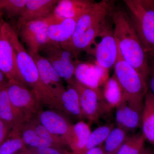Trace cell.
Instances as JSON below:
<instances>
[{"mask_svg": "<svg viewBox=\"0 0 154 154\" xmlns=\"http://www.w3.org/2000/svg\"><path fill=\"white\" fill-rule=\"evenodd\" d=\"M146 141L141 131L129 135L116 154H140L146 148Z\"/></svg>", "mask_w": 154, "mask_h": 154, "instance_id": "cell-26", "label": "cell"}, {"mask_svg": "<svg viewBox=\"0 0 154 154\" xmlns=\"http://www.w3.org/2000/svg\"><path fill=\"white\" fill-rule=\"evenodd\" d=\"M20 131L12 130L6 140L0 146V154H14L26 148Z\"/></svg>", "mask_w": 154, "mask_h": 154, "instance_id": "cell-27", "label": "cell"}, {"mask_svg": "<svg viewBox=\"0 0 154 154\" xmlns=\"http://www.w3.org/2000/svg\"><path fill=\"white\" fill-rule=\"evenodd\" d=\"M12 128L0 119V146L8 136Z\"/></svg>", "mask_w": 154, "mask_h": 154, "instance_id": "cell-32", "label": "cell"}, {"mask_svg": "<svg viewBox=\"0 0 154 154\" xmlns=\"http://www.w3.org/2000/svg\"><path fill=\"white\" fill-rule=\"evenodd\" d=\"M117 126L128 133L136 131L141 126L143 110L131 105L125 100L116 107Z\"/></svg>", "mask_w": 154, "mask_h": 154, "instance_id": "cell-17", "label": "cell"}, {"mask_svg": "<svg viewBox=\"0 0 154 154\" xmlns=\"http://www.w3.org/2000/svg\"><path fill=\"white\" fill-rule=\"evenodd\" d=\"M149 90L154 95V59L149 63V73L147 79Z\"/></svg>", "mask_w": 154, "mask_h": 154, "instance_id": "cell-33", "label": "cell"}, {"mask_svg": "<svg viewBox=\"0 0 154 154\" xmlns=\"http://www.w3.org/2000/svg\"><path fill=\"white\" fill-rule=\"evenodd\" d=\"M114 127L113 123H109L99 126L91 131L86 145L85 153L91 149L102 145Z\"/></svg>", "mask_w": 154, "mask_h": 154, "instance_id": "cell-28", "label": "cell"}, {"mask_svg": "<svg viewBox=\"0 0 154 154\" xmlns=\"http://www.w3.org/2000/svg\"><path fill=\"white\" fill-rule=\"evenodd\" d=\"M99 37L101 39L90 54L96 59V62L103 68L108 70L113 66L118 58V46L114 34L113 29L109 24Z\"/></svg>", "mask_w": 154, "mask_h": 154, "instance_id": "cell-11", "label": "cell"}, {"mask_svg": "<svg viewBox=\"0 0 154 154\" xmlns=\"http://www.w3.org/2000/svg\"><path fill=\"white\" fill-rule=\"evenodd\" d=\"M42 51L61 79L68 83L74 78L75 72L79 60L72 53L60 45L48 43Z\"/></svg>", "mask_w": 154, "mask_h": 154, "instance_id": "cell-7", "label": "cell"}, {"mask_svg": "<svg viewBox=\"0 0 154 154\" xmlns=\"http://www.w3.org/2000/svg\"><path fill=\"white\" fill-rule=\"evenodd\" d=\"M59 102L62 106L65 114L80 119L85 118L81 109L79 94L72 86L68 84L61 94Z\"/></svg>", "mask_w": 154, "mask_h": 154, "instance_id": "cell-23", "label": "cell"}, {"mask_svg": "<svg viewBox=\"0 0 154 154\" xmlns=\"http://www.w3.org/2000/svg\"><path fill=\"white\" fill-rule=\"evenodd\" d=\"M5 77H6L5 76L3 73L0 70V86L7 84L8 81L6 82L5 79Z\"/></svg>", "mask_w": 154, "mask_h": 154, "instance_id": "cell-35", "label": "cell"}, {"mask_svg": "<svg viewBox=\"0 0 154 154\" xmlns=\"http://www.w3.org/2000/svg\"><path fill=\"white\" fill-rule=\"evenodd\" d=\"M37 116L39 122L47 130L53 134L62 138L68 145L73 125L63 113L51 109L40 110Z\"/></svg>", "mask_w": 154, "mask_h": 154, "instance_id": "cell-13", "label": "cell"}, {"mask_svg": "<svg viewBox=\"0 0 154 154\" xmlns=\"http://www.w3.org/2000/svg\"><path fill=\"white\" fill-rule=\"evenodd\" d=\"M2 24H1V23H0V27H1V25H2Z\"/></svg>", "mask_w": 154, "mask_h": 154, "instance_id": "cell-38", "label": "cell"}, {"mask_svg": "<svg viewBox=\"0 0 154 154\" xmlns=\"http://www.w3.org/2000/svg\"><path fill=\"white\" fill-rule=\"evenodd\" d=\"M32 57L36 63L42 82L59 101L61 94L66 88L61 80V78L45 57L40 55L39 54Z\"/></svg>", "mask_w": 154, "mask_h": 154, "instance_id": "cell-16", "label": "cell"}, {"mask_svg": "<svg viewBox=\"0 0 154 154\" xmlns=\"http://www.w3.org/2000/svg\"><path fill=\"white\" fill-rule=\"evenodd\" d=\"M111 19L113 34L122 57L139 72L147 83L149 73L147 54L127 12L123 9L115 8Z\"/></svg>", "mask_w": 154, "mask_h": 154, "instance_id": "cell-2", "label": "cell"}, {"mask_svg": "<svg viewBox=\"0 0 154 154\" xmlns=\"http://www.w3.org/2000/svg\"><path fill=\"white\" fill-rule=\"evenodd\" d=\"M0 28H1V27H0Z\"/></svg>", "mask_w": 154, "mask_h": 154, "instance_id": "cell-39", "label": "cell"}, {"mask_svg": "<svg viewBox=\"0 0 154 154\" xmlns=\"http://www.w3.org/2000/svg\"><path fill=\"white\" fill-rule=\"evenodd\" d=\"M108 71L100 66L96 61L92 63L79 60L75 69V78L102 96L99 87L102 85L104 86L109 79Z\"/></svg>", "mask_w": 154, "mask_h": 154, "instance_id": "cell-12", "label": "cell"}, {"mask_svg": "<svg viewBox=\"0 0 154 154\" xmlns=\"http://www.w3.org/2000/svg\"><path fill=\"white\" fill-rule=\"evenodd\" d=\"M95 2L90 0H59L52 13L56 19H79Z\"/></svg>", "mask_w": 154, "mask_h": 154, "instance_id": "cell-19", "label": "cell"}, {"mask_svg": "<svg viewBox=\"0 0 154 154\" xmlns=\"http://www.w3.org/2000/svg\"><path fill=\"white\" fill-rule=\"evenodd\" d=\"M49 23L48 17L45 19L28 22L18 30L21 40L27 46V51L31 56L39 54L42 48L48 43Z\"/></svg>", "mask_w": 154, "mask_h": 154, "instance_id": "cell-9", "label": "cell"}, {"mask_svg": "<svg viewBox=\"0 0 154 154\" xmlns=\"http://www.w3.org/2000/svg\"><path fill=\"white\" fill-rule=\"evenodd\" d=\"M127 13L147 54L154 53V0H125Z\"/></svg>", "mask_w": 154, "mask_h": 154, "instance_id": "cell-4", "label": "cell"}, {"mask_svg": "<svg viewBox=\"0 0 154 154\" xmlns=\"http://www.w3.org/2000/svg\"><path fill=\"white\" fill-rule=\"evenodd\" d=\"M126 131L121 128L114 127L102 144L104 154H116L128 136Z\"/></svg>", "mask_w": 154, "mask_h": 154, "instance_id": "cell-25", "label": "cell"}, {"mask_svg": "<svg viewBox=\"0 0 154 154\" xmlns=\"http://www.w3.org/2000/svg\"><path fill=\"white\" fill-rule=\"evenodd\" d=\"M27 123L39 136L49 143L52 147L70 150L62 138L50 132L40 123L37 115L30 119Z\"/></svg>", "mask_w": 154, "mask_h": 154, "instance_id": "cell-24", "label": "cell"}, {"mask_svg": "<svg viewBox=\"0 0 154 154\" xmlns=\"http://www.w3.org/2000/svg\"><path fill=\"white\" fill-rule=\"evenodd\" d=\"M9 35L16 52L17 67L25 85L35 93L41 104L64 114L62 106L42 80L33 57L25 49L17 32L11 26Z\"/></svg>", "mask_w": 154, "mask_h": 154, "instance_id": "cell-3", "label": "cell"}, {"mask_svg": "<svg viewBox=\"0 0 154 154\" xmlns=\"http://www.w3.org/2000/svg\"><path fill=\"white\" fill-rule=\"evenodd\" d=\"M141 128L146 140L154 147V95L149 90L144 100Z\"/></svg>", "mask_w": 154, "mask_h": 154, "instance_id": "cell-22", "label": "cell"}, {"mask_svg": "<svg viewBox=\"0 0 154 154\" xmlns=\"http://www.w3.org/2000/svg\"><path fill=\"white\" fill-rule=\"evenodd\" d=\"M48 43L60 45L69 41L74 32L78 19L58 20L53 17L52 14L48 16Z\"/></svg>", "mask_w": 154, "mask_h": 154, "instance_id": "cell-18", "label": "cell"}, {"mask_svg": "<svg viewBox=\"0 0 154 154\" xmlns=\"http://www.w3.org/2000/svg\"><path fill=\"white\" fill-rule=\"evenodd\" d=\"M0 119L12 130L19 131L22 126L29 120L24 113L11 103L7 91V84L0 86Z\"/></svg>", "mask_w": 154, "mask_h": 154, "instance_id": "cell-15", "label": "cell"}, {"mask_svg": "<svg viewBox=\"0 0 154 154\" xmlns=\"http://www.w3.org/2000/svg\"><path fill=\"white\" fill-rule=\"evenodd\" d=\"M67 84L72 86L78 92L84 117L91 122H98L101 114L106 111L102 96L75 78Z\"/></svg>", "mask_w": 154, "mask_h": 154, "instance_id": "cell-8", "label": "cell"}, {"mask_svg": "<svg viewBox=\"0 0 154 154\" xmlns=\"http://www.w3.org/2000/svg\"><path fill=\"white\" fill-rule=\"evenodd\" d=\"M14 154H28L27 147L24 149L20 151L17 152L16 153Z\"/></svg>", "mask_w": 154, "mask_h": 154, "instance_id": "cell-37", "label": "cell"}, {"mask_svg": "<svg viewBox=\"0 0 154 154\" xmlns=\"http://www.w3.org/2000/svg\"><path fill=\"white\" fill-rule=\"evenodd\" d=\"M102 94L107 111L116 108L125 100L124 91L114 74L104 84Z\"/></svg>", "mask_w": 154, "mask_h": 154, "instance_id": "cell-20", "label": "cell"}, {"mask_svg": "<svg viewBox=\"0 0 154 154\" xmlns=\"http://www.w3.org/2000/svg\"><path fill=\"white\" fill-rule=\"evenodd\" d=\"M20 134L24 143L26 146H29L30 147L35 148L42 147H52L49 143L39 136L35 131L27 124V122L20 129Z\"/></svg>", "mask_w": 154, "mask_h": 154, "instance_id": "cell-29", "label": "cell"}, {"mask_svg": "<svg viewBox=\"0 0 154 154\" xmlns=\"http://www.w3.org/2000/svg\"><path fill=\"white\" fill-rule=\"evenodd\" d=\"M10 27L9 24L4 22L0 28V70L8 80H17L26 85L17 67L16 52L9 35Z\"/></svg>", "mask_w": 154, "mask_h": 154, "instance_id": "cell-10", "label": "cell"}, {"mask_svg": "<svg viewBox=\"0 0 154 154\" xmlns=\"http://www.w3.org/2000/svg\"><path fill=\"white\" fill-rule=\"evenodd\" d=\"M115 8L113 2H95L93 6L77 20L74 32L70 39L60 45L78 58L82 51L90 54L96 39L110 24Z\"/></svg>", "mask_w": 154, "mask_h": 154, "instance_id": "cell-1", "label": "cell"}, {"mask_svg": "<svg viewBox=\"0 0 154 154\" xmlns=\"http://www.w3.org/2000/svg\"><path fill=\"white\" fill-rule=\"evenodd\" d=\"M28 0H0V11L10 19L19 18L25 10Z\"/></svg>", "mask_w": 154, "mask_h": 154, "instance_id": "cell-30", "label": "cell"}, {"mask_svg": "<svg viewBox=\"0 0 154 154\" xmlns=\"http://www.w3.org/2000/svg\"><path fill=\"white\" fill-rule=\"evenodd\" d=\"M85 154H104L102 145L89 150Z\"/></svg>", "mask_w": 154, "mask_h": 154, "instance_id": "cell-34", "label": "cell"}, {"mask_svg": "<svg viewBox=\"0 0 154 154\" xmlns=\"http://www.w3.org/2000/svg\"><path fill=\"white\" fill-rule=\"evenodd\" d=\"M91 132L89 125L82 120L73 125L71 135L68 145L73 153H85L86 145Z\"/></svg>", "mask_w": 154, "mask_h": 154, "instance_id": "cell-21", "label": "cell"}, {"mask_svg": "<svg viewBox=\"0 0 154 154\" xmlns=\"http://www.w3.org/2000/svg\"><path fill=\"white\" fill-rule=\"evenodd\" d=\"M59 0H28L17 22V30L28 22L47 18L52 14Z\"/></svg>", "mask_w": 154, "mask_h": 154, "instance_id": "cell-14", "label": "cell"}, {"mask_svg": "<svg viewBox=\"0 0 154 154\" xmlns=\"http://www.w3.org/2000/svg\"><path fill=\"white\" fill-rule=\"evenodd\" d=\"M140 154H154V149L150 147L145 148Z\"/></svg>", "mask_w": 154, "mask_h": 154, "instance_id": "cell-36", "label": "cell"}, {"mask_svg": "<svg viewBox=\"0 0 154 154\" xmlns=\"http://www.w3.org/2000/svg\"><path fill=\"white\" fill-rule=\"evenodd\" d=\"M31 148L38 154H75L69 150L62 149L51 147Z\"/></svg>", "mask_w": 154, "mask_h": 154, "instance_id": "cell-31", "label": "cell"}, {"mask_svg": "<svg viewBox=\"0 0 154 154\" xmlns=\"http://www.w3.org/2000/svg\"><path fill=\"white\" fill-rule=\"evenodd\" d=\"M7 89L11 103L29 120L41 110V103L35 93L25 84L17 80H8Z\"/></svg>", "mask_w": 154, "mask_h": 154, "instance_id": "cell-6", "label": "cell"}, {"mask_svg": "<svg viewBox=\"0 0 154 154\" xmlns=\"http://www.w3.org/2000/svg\"><path fill=\"white\" fill-rule=\"evenodd\" d=\"M114 67V75L123 89L126 102L143 110L145 97L149 91L146 81L122 59L119 52Z\"/></svg>", "mask_w": 154, "mask_h": 154, "instance_id": "cell-5", "label": "cell"}]
</instances>
